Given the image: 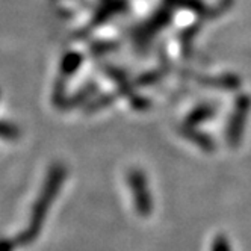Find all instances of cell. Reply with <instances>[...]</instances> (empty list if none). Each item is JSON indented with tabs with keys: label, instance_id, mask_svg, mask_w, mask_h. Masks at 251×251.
Here are the masks:
<instances>
[{
	"label": "cell",
	"instance_id": "8992f818",
	"mask_svg": "<svg viewBox=\"0 0 251 251\" xmlns=\"http://www.w3.org/2000/svg\"><path fill=\"white\" fill-rule=\"evenodd\" d=\"M20 136V130L11 123L0 121V138L3 139H17Z\"/></svg>",
	"mask_w": 251,
	"mask_h": 251
},
{
	"label": "cell",
	"instance_id": "3957f363",
	"mask_svg": "<svg viewBox=\"0 0 251 251\" xmlns=\"http://www.w3.org/2000/svg\"><path fill=\"white\" fill-rule=\"evenodd\" d=\"M250 111V99L241 97L235 106V112H233L228 127H227V139L231 146H235L239 142L242 132H244V126H245V118Z\"/></svg>",
	"mask_w": 251,
	"mask_h": 251
},
{
	"label": "cell",
	"instance_id": "277c9868",
	"mask_svg": "<svg viewBox=\"0 0 251 251\" xmlns=\"http://www.w3.org/2000/svg\"><path fill=\"white\" fill-rule=\"evenodd\" d=\"M82 55L80 53H76V51H70L67 55L62 58V62H61V73L64 77L67 76H73L76 71L80 68L82 65Z\"/></svg>",
	"mask_w": 251,
	"mask_h": 251
},
{
	"label": "cell",
	"instance_id": "6da1fadb",
	"mask_svg": "<svg viewBox=\"0 0 251 251\" xmlns=\"http://www.w3.org/2000/svg\"><path fill=\"white\" fill-rule=\"evenodd\" d=\"M65 167L61 165V164H55L50 170H49V174H47V178H46V183L43 186V191H41V195L40 199L35 203V207H33V212H32V223H30V227L27 230V238H33L35 235L38 233L40 227H41V223L44 221V217L49 210V206L51 204V201L56 199V195L62 186V182L65 178Z\"/></svg>",
	"mask_w": 251,
	"mask_h": 251
},
{
	"label": "cell",
	"instance_id": "7a4b0ae2",
	"mask_svg": "<svg viewBox=\"0 0 251 251\" xmlns=\"http://www.w3.org/2000/svg\"><path fill=\"white\" fill-rule=\"evenodd\" d=\"M129 185H130V189L133 194V201H135V207H136L138 213L142 215V217H147V215H150L153 210V201L150 197L147 178L144 174H142L141 170H136V168L130 170Z\"/></svg>",
	"mask_w": 251,
	"mask_h": 251
},
{
	"label": "cell",
	"instance_id": "52a82bcc",
	"mask_svg": "<svg viewBox=\"0 0 251 251\" xmlns=\"http://www.w3.org/2000/svg\"><path fill=\"white\" fill-rule=\"evenodd\" d=\"M210 251H231L227 236H224V235L215 236L212 241V245H210Z\"/></svg>",
	"mask_w": 251,
	"mask_h": 251
},
{
	"label": "cell",
	"instance_id": "5b68a950",
	"mask_svg": "<svg viewBox=\"0 0 251 251\" xmlns=\"http://www.w3.org/2000/svg\"><path fill=\"white\" fill-rule=\"evenodd\" d=\"M183 133H185V136H186L188 139L197 142V144H199L201 149H204V150L213 149V147H210V146H213V142H212L206 135H203V133H197L195 130H192V129H189V127H186V129L183 130Z\"/></svg>",
	"mask_w": 251,
	"mask_h": 251
}]
</instances>
